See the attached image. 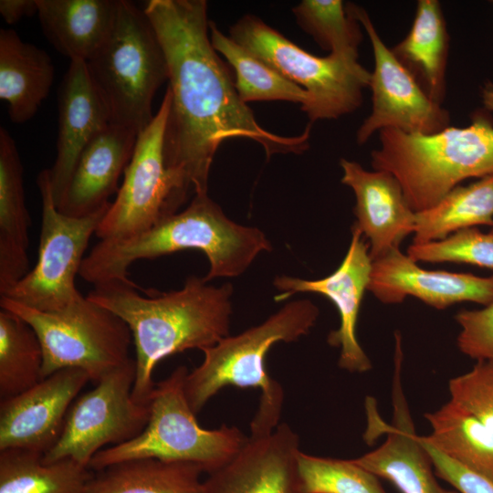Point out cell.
I'll return each instance as SVG.
<instances>
[{
  "label": "cell",
  "instance_id": "cell-20",
  "mask_svg": "<svg viewBox=\"0 0 493 493\" xmlns=\"http://www.w3.org/2000/svg\"><path fill=\"white\" fill-rule=\"evenodd\" d=\"M110 124L109 110L89 78L86 62L71 60L58 92L57 157L48 169L56 205L80 153Z\"/></svg>",
  "mask_w": 493,
  "mask_h": 493
},
{
  "label": "cell",
  "instance_id": "cell-13",
  "mask_svg": "<svg viewBox=\"0 0 493 493\" xmlns=\"http://www.w3.org/2000/svg\"><path fill=\"white\" fill-rule=\"evenodd\" d=\"M347 7L364 27L374 58L369 83L372 110L356 132V142L365 144L376 131L384 129L431 134L448 127L449 112L425 94L383 43L366 10L352 3H347Z\"/></svg>",
  "mask_w": 493,
  "mask_h": 493
},
{
  "label": "cell",
  "instance_id": "cell-36",
  "mask_svg": "<svg viewBox=\"0 0 493 493\" xmlns=\"http://www.w3.org/2000/svg\"><path fill=\"white\" fill-rule=\"evenodd\" d=\"M455 319L461 327L459 351L477 362L493 360V300L480 309H461Z\"/></svg>",
  "mask_w": 493,
  "mask_h": 493
},
{
  "label": "cell",
  "instance_id": "cell-28",
  "mask_svg": "<svg viewBox=\"0 0 493 493\" xmlns=\"http://www.w3.org/2000/svg\"><path fill=\"white\" fill-rule=\"evenodd\" d=\"M476 226H493V173L457 185L433 207L416 212L413 244L439 241Z\"/></svg>",
  "mask_w": 493,
  "mask_h": 493
},
{
  "label": "cell",
  "instance_id": "cell-12",
  "mask_svg": "<svg viewBox=\"0 0 493 493\" xmlns=\"http://www.w3.org/2000/svg\"><path fill=\"white\" fill-rule=\"evenodd\" d=\"M135 372L131 358L76 398L58 440L44 454L43 461L69 458L89 467L103 446H117L137 436L148 422L149 403H139L132 397Z\"/></svg>",
  "mask_w": 493,
  "mask_h": 493
},
{
  "label": "cell",
  "instance_id": "cell-11",
  "mask_svg": "<svg viewBox=\"0 0 493 493\" xmlns=\"http://www.w3.org/2000/svg\"><path fill=\"white\" fill-rule=\"evenodd\" d=\"M41 197V228L35 267L1 297L43 312L65 310L83 296L75 285L89 241L110 204L89 215L74 217L57 207L49 170L37 179Z\"/></svg>",
  "mask_w": 493,
  "mask_h": 493
},
{
  "label": "cell",
  "instance_id": "cell-37",
  "mask_svg": "<svg viewBox=\"0 0 493 493\" xmlns=\"http://www.w3.org/2000/svg\"><path fill=\"white\" fill-rule=\"evenodd\" d=\"M420 439L431 456L435 476L449 483L458 493H493V483L489 480L437 450L425 436Z\"/></svg>",
  "mask_w": 493,
  "mask_h": 493
},
{
  "label": "cell",
  "instance_id": "cell-1",
  "mask_svg": "<svg viewBox=\"0 0 493 493\" xmlns=\"http://www.w3.org/2000/svg\"><path fill=\"white\" fill-rule=\"evenodd\" d=\"M143 10L167 61L166 163L194 195L207 194L213 159L226 140L254 141L267 157L309 148L310 124L297 136L273 133L241 100L234 75L212 46L206 1L150 0Z\"/></svg>",
  "mask_w": 493,
  "mask_h": 493
},
{
  "label": "cell",
  "instance_id": "cell-5",
  "mask_svg": "<svg viewBox=\"0 0 493 493\" xmlns=\"http://www.w3.org/2000/svg\"><path fill=\"white\" fill-rule=\"evenodd\" d=\"M319 314V308L310 300H294L261 324L237 335H228L202 351V363L188 372L184 381L185 395L194 414L226 386L255 388L260 390L261 394L250 423L249 436L271 433L279 425L284 392L267 372L265 358L274 344L296 341L307 335L316 324Z\"/></svg>",
  "mask_w": 493,
  "mask_h": 493
},
{
  "label": "cell",
  "instance_id": "cell-4",
  "mask_svg": "<svg viewBox=\"0 0 493 493\" xmlns=\"http://www.w3.org/2000/svg\"><path fill=\"white\" fill-rule=\"evenodd\" d=\"M483 100L493 110V85H486ZM379 139L372 166L397 179L415 213L435 205L465 179L493 173V118L484 111L474 113L467 127L431 134L384 129Z\"/></svg>",
  "mask_w": 493,
  "mask_h": 493
},
{
  "label": "cell",
  "instance_id": "cell-14",
  "mask_svg": "<svg viewBox=\"0 0 493 493\" xmlns=\"http://www.w3.org/2000/svg\"><path fill=\"white\" fill-rule=\"evenodd\" d=\"M402 362L401 342L397 341L391 424L381 418L372 398L366 400L368 427L364 438L373 441L386 434V439L379 447L352 460L378 477L390 481L401 493H458L444 488L437 482L431 456L415 433L402 383Z\"/></svg>",
  "mask_w": 493,
  "mask_h": 493
},
{
  "label": "cell",
  "instance_id": "cell-33",
  "mask_svg": "<svg viewBox=\"0 0 493 493\" xmlns=\"http://www.w3.org/2000/svg\"><path fill=\"white\" fill-rule=\"evenodd\" d=\"M299 471L305 493H386L379 477L352 459L299 454Z\"/></svg>",
  "mask_w": 493,
  "mask_h": 493
},
{
  "label": "cell",
  "instance_id": "cell-21",
  "mask_svg": "<svg viewBox=\"0 0 493 493\" xmlns=\"http://www.w3.org/2000/svg\"><path fill=\"white\" fill-rule=\"evenodd\" d=\"M138 134L112 123L98 133L80 153L58 209L80 217L109 205L120 189L119 180L131 159Z\"/></svg>",
  "mask_w": 493,
  "mask_h": 493
},
{
  "label": "cell",
  "instance_id": "cell-35",
  "mask_svg": "<svg viewBox=\"0 0 493 493\" xmlns=\"http://www.w3.org/2000/svg\"><path fill=\"white\" fill-rule=\"evenodd\" d=\"M450 400L493 433V360L480 361L468 372L449 380Z\"/></svg>",
  "mask_w": 493,
  "mask_h": 493
},
{
  "label": "cell",
  "instance_id": "cell-26",
  "mask_svg": "<svg viewBox=\"0 0 493 493\" xmlns=\"http://www.w3.org/2000/svg\"><path fill=\"white\" fill-rule=\"evenodd\" d=\"M195 465L134 459L93 471L85 493H204Z\"/></svg>",
  "mask_w": 493,
  "mask_h": 493
},
{
  "label": "cell",
  "instance_id": "cell-32",
  "mask_svg": "<svg viewBox=\"0 0 493 493\" xmlns=\"http://www.w3.org/2000/svg\"><path fill=\"white\" fill-rule=\"evenodd\" d=\"M299 26L330 53L359 57L360 22L341 0H302L293 7Z\"/></svg>",
  "mask_w": 493,
  "mask_h": 493
},
{
  "label": "cell",
  "instance_id": "cell-8",
  "mask_svg": "<svg viewBox=\"0 0 493 493\" xmlns=\"http://www.w3.org/2000/svg\"><path fill=\"white\" fill-rule=\"evenodd\" d=\"M229 37L307 91L309 100L300 108L310 122L337 120L362 106L371 72L358 58L310 54L254 15L231 26Z\"/></svg>",
  "mask_w": 493,
  "mask_h": 493
},
{
  "label": "cell",
  "instance_id": "cell-15",
  "mask_svg": "<svg viewBox=\"0 0 493 493\" xmlns=\"http://www.w3.org/2000/svg\"><path fill=\"white\" fill-rule=\"evenodd\" d=\"M372 260L369 245L359 228L352 226L348 251L338 268L329 276L308 280L278 276L274 286L281 291L274 299L282 301L299 292L318 293L333 302L340 315V326L331 330L327 342L340 348L338 365L349 372L362 373L372 368V362L357 339V322L361 303L367 290Z\"/></svg>",
  "mask_w": 493,
  "mask_h": 493
},
{
  "label": "cell",
  "instance_id": "cell-19",
  "mask_svg": "<svg viewBox=\"0 0 493 493\" xmlns=\"http://www.w3.org/2000/svg\"><path fill=\"white\" fill-rule=\"evenodd\" d=\"M341 183L355 196L353 226L367 238L374 260L399 247L415 229V212L409 206L397 179L388 172L368 171L360 163L341 158Z\"/></svg>",
  "mask_w": 493,
  "mask_h": 493
},
{
  "label": "cell",
  "instance_id": "cell-38",
  "mask_svg": "<svg viewBox=\"0 0 493 493\" xmlns=\"http://www.w3.org/2000/svg\"><path fill=\"white\" fill-rule=\"evenodd\" d=\"M37 0H1L0 14L5 23L13 25L24 16L37 14Z\"/></svg>",
  "mask_w": 493,
  "mask_h": 493
},
{
  "label": "cell",
  "instance_id": "cell-18",
  "mask_svg": "<svg viewBox=\"0 0 493 493\" xmlns=\"http://www.w3.org/2000/svg\"><path fill=\"white\" fill-rule=\"evenodd\" d=\"M367 290L384 304L413 296L437 309L462 301L487 306L493 300V275L424 269L395 247L372 260Z\"/></svg>",
  "mask_w": 493,
  "mask_h": 493
},
{
  "label": "cell",
  "instance_id": "cell-24",
  "mask_svg": "<svg viewBox=\"0 0 493 493\" xmlns=\"http://www.w3.org/2000/svg\"><path fill=\"white\" fill-rule=\"evenodd\" d=\"M54 79L50 57L23 41L13 29L0 30V99L11 121L24 123L37 111Z\"/></svg>",
  "mask_w": 493,
  "mask_h": 493
},
{
  "label": "cell",
  "instance_id": "cell-29",
  "mask_svg": "<svg viewBox=\"0 0 493 493\" xmlns=\"http://www.w3.org/2000/svg\"><path fill=\"white\" fill-rule=\"evenodd\" d=\"M92 474L69 458L46 463L41 454L0 451V493H85Z\"/></svg>",
  "mask_w": 493,
  "mask_h": 493
},
{
  "label": "cell",
  "instance_id": "cell-3",
  "mask_svg": "<svg viewBox=\"0 0 493 493\" xmlns=\"http://www.w3.org/2000/svg\"><path fill=\"white\" fill-rule=\"evenodd\" d=\"M184 249L202 251L209 261L204 278L243 274L271 243L258 228L230 220L208 194L194 195L188 206L151 228L120 240H100L83 259L79 276L93 286L128 277L130 266Z\"/></svg>",
  "mask_w": 493,
  "mask_h": 493
},
{
  "label": "cell",
  "instance_id": "cell-7",
  "mask_svg": "<svg viewBox=\"0 0 493 493\" xmlns=\"http://www.w3.org/2000/svg\"><path fill=\"white\" fill-rule=\"evenodd\" d=\"M87 70L112 124L140 133L152 121V100L168 80L166 58L144 10L119 0L113 28Z\"/></svg>",
  "mask_w": 493,
  "mask_h": 493
},
{
  "label": "cell",
  "instance_id": "cell-22",
  "mask_svg": "<svg viewBox=\"0 0 493 493\" xmlns=\"http://www.w3.org/2000/svg\"><path fill=\"white\" fill-rule=\"evenodd\" d=\"M30 216L26 205L23 166L16 143L0 128V295L29 272Z\"/></svg>",
  "mask_w": 493,
  "mask_h": 493
},
{
  "label": "cell",
  "instance_id": "cell-34",
  "mask_svg": "<svg viewBox=\"0 0 493 493\" xmlns=\"http://www.w3.org/2000/svg\"><path fill=\"white\" fill-rule=\"evenodd\" d=\"M407 255L415 262L465 263L493 269V236L467 228L439 241L412 244Z\"/></svg>",
  "mask_w": 493,
  "mask_h": 493
},
{
  "label": "cell",
  "instance_id": "cell-39",
  "mask_svg": "<svg viewBox=\"0 0 493 493\" xmlns=\"http://www.w3.org/2000/svg\"><path fill=\"white\" fill-rule=\"evenodd\" d=\"M489 234L493 236V226H492V228H491Z\"/></svg>",
  "mask_w": 493,
  "mask_h": 493
},
{
  "label": "cell",
  "instance_id": "cell-6",
  "mask_svg": "<svg viewBox=\"0 0 493 493\" xmlns=\"http://www.w3.org/2000/svg\"><path fill=\"white\" fill-rule=\"evenodd\" d=\"M188 372L185 366H178L155 383L143 430L127 442L98 452L89 468L98 471L124 461L153 458L193 464L210 474L231 461L247 437L236 426L223 425L208 430L199 425L184 392Z\"/></svg>",
  "mask_w": 493,
  "mask_h": 493
},
{
  "label": "cell",
  "instance_id": "cell-27",
  "mask_svg": "<svg viewBox=\"0 0 493 493\" xmlns=\"http://www.w3.org/2000/svg\"><path fill=\"white\" fill-rule=\"evenodd\" d=\"M432 432L425 438L437 450L493 483V433L449 400L425 414Z\"/></svg>",
  "mask_w": 493,
  "mask_h": 493
},
{
  "label": "cell",
  "instance_id": "cell-23",
  "mask_svg": "<svg viewBox=\"0 0 493 493\" xmlns=\"http://www.w3.org/2000/svg\"><path fill=\"white\" fill-rule=\"evenodd\" d=\"M47 40L69 60L90 59L109 37L119 0H37Z\"/></svg>",
  "mask_w": 493,
  "mask_h": 493
},
{
  "label": "cell",
  "instance_id": "cell-17",
  "mask_svg": "<svg viewBox=\"0 0 493 493\" xmlns=\"http://www.w3.org/2000/svg\"><path fill=\"white\" fill-rule=\"evenodd\" d=\"M299 437L286 423L248 436L226 466L203 480L204 493H305L299 471Z\"/></svg>",
  "mask_w": 493,
  "mask_h": 493
},
{
  "label": "cell",
  "instance_id": "cell-16",
  "mask_svg": "<svg viewBox=\"0 0 493 493\" xmlns=\"http://www.w3.org/2000/svg\"><path fill=\"white\" fill-rule=\"evenodd\" d=\"M90 381L75 368L59 370L0 403V451L18 449L44 456L58 440L67 414Z\"/></svg>",
  "mask_w": 493,
  "mask_h": 493
},
{
  "label": "cell",
  "instance_id": "cell-31",
  "mask_svg": "<svg viewBox=\"0 0 493 493\" xmlns=\"http://www.w3.org/2000/svg\"><path fill=\"white\" fill-rule=\"evenodd\" d=\"M43 350L32 327L16 314L0 309V397L7 399L42 379Z\"/></svg>",
  "mask_w": 493,
  "mask_h": 493
},
{
  "label": "cell",
  "instance_id": "cell-9",
  "mask_svg": "<svg viewBox=\"0 0 493 493\" xmlns=\"http://www.w3.org/2000/svg\"><path fill=\"white\" fill-rule=\"evenodd\" d=\"M0 307L22 318L37 335L43 350V379L75 368L97 383L131 359L129 326L87 297L59 312L39 311L5 297H0Z\"/></svg>",
  "mask_w": 493,
  "mask_h": 493
},
{
  "label": "cell",
  "instance_id": "cell-2",
  "mask_svg": "<svg viewBox=\"0 0 493 493\" xmlns=\"http://www.w3.org/2000/svg\"><path fill=\"white\" fill-rule=\"evenodd\" d=\"M143 296L129 278L94 286L87 298L110 309L129 326L135 346L132 397L148 404L155 383L152 373L163 359L191 349L204 351L229 335L230 283L208 285L190 276L179 290Z\"/></svg>",
  "mask_w": 493,
  "mask_h": 493
},
{
  "label": "cell",
  "instance_id": "cell-30",
  "mask_svg": "<svg viewBox=\"0 0 493 493\" xmlns=\"http://www.w3.org/2000/svg\"><path fill=\"white\" fill-rule=\"evenodd\" d=\"M210 40L234 71L236 91L245 103L252 101H288L305 105L307 91L288 80L266 62L250 53L210 21Z\"/></svg>",
  "mask_w": 493,
  "mask_h": 493
},
{
  "label": "cell",
  "instance_id": "cell-25",
  "mask_svg": "<svg viewBox=\"0 0 493 493\" xmlns=\"http://www.w3.org/2000/svg\"><path fill=\"white\" fill-rule=\"evenodd\" d=\"M449 36L437 0H419L406 37L391 48L425 94L442 105L446 92Z\"/></svg>",
  "mask_w": 493,
  "mask_h": 493
},
{
  "label": "cell",
  "instance_id": "cell-10",
  "mask_svg": "<svg viewBox=\"0 0 493 493\" xmlns=\"http://www.w3.org/2000/svg\"><path fill=\"white\" fill-rule=\"evenodd\" d=\"M170 110L166 89L151 123L137 138L120 189L99 224L100 240L142 233L178 213L192 192L166 163L164 133Z\"/></svg>",
  "mask_w": 493,
  "mask_h": 493
}]
</instances>
